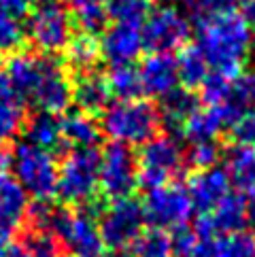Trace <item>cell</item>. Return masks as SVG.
<instances>
[{
  "mask_svg": "<svg viewBox=\"0 0 255 257\" xmlns=\"http://www.w3.org/2000/svg\"><path fill=\"white\" fill-rule=\"evenodd\" d=\"M198 47L213 70L234 79L251 53L253 32L236 13L202 17L198 24Z\"/></svg>",
  "mask_w": 255,
  "mask_h": 257,
  "instance_id": "obj_1",
  "label": "cell"
},
{
  "mask_svg": "<svg viewBox=\"0 0 255 257\" xmlns=\"http://www.w3.org/2000/svg\"><path fill=\"white\" fill-rule=\"evenodd\" d=\"M98 166L100 153L96 147L72 149L64 155L58 168V196L68 208H87L100 213L98 206Z\"/></svg>",
  "mask_w": 255,
  "mask_h": 257,
  "instance_id": "obj_2",
  "label": "cell"
},
{
  "mask_svg": "<svg viewBox=\"0 0 255 257\" xmlns=\"http://www.w3.org/2000/svg\"><path fill=\"white\" fill-rule=\"evenodd\" d=\"M160 108L149 100H119L102 111V130L113 143L145 145L162 130Z\"/></svg>",
  "mask_w": 255,
  "mask_h": 257,
  "instance_id": "obj_3",
  "label": "cell"
},
{
  "mask_svg": "<svg viewBox=\"0 0 255 257\" xmlns=\"http://www.w3.org/2000/svg\"><path fill=\"white\" fill-rule=\"evenodd\" d=\"M9 168L26 194L36 200H51L58 196V166L49 151L30 143H20L9 149Z\"/></svg>",
  "mask_w": 255,
  "mask_h": 257,
  "instance_id": "obj_4",
  "label": "cell"
},
{
  "mask_svg": "<svg viewBox=\"0 0 255 257\" xmlns=\"http://www.w3.org/2000/svg\"><path fill=\"white\" fill-rule=\"evenodd\" d=\"M49 232H53L62 246L72 253V257H102L104 242L94 213L87 208H53L49 219Z\"/></svg>",
  "mask_w": 255,
  "mask_h": 257,
  "instance_id": "obj_5",
  "label": "cell"
},
{
  "mask_svg": "<svg viewBox=\"0 0 255 257\" xmlns=\"http://www.w3.org/2000/svg\"><path fill=\"white\" fill-rule=\"evenodd\" d=\"M183 151L168 134H158L147 141L139 155H136V174H139V185L145 189H156L170 183L183 168Z\"/></svg>",
  "mask_w": 255,
  "mask_h": 257,
  "instance_id": "obj_6",
  "label": "cell"
},
{
  "mask_svg": "<svg viewBox=\"0 0 255 257\" xmlns=\"http://www.w3.org/2000/svg\"><path fill=\"white\" fill-rule=\"evenodd\" d=\"M136 153L123 143H111L100 153L98 166V194L106 200L132 198L139 187Z\"/></svg>",
  "mask_w": 255,
  "mask_h": 257,
  "instance_id": "obj_7",
  "label": "cell"
},
{
  "mask_svg": "<svg viewBox=\"0 0 255 257\" xmlns=\"http://www.w3.org/2000/svg\"><path fill=\"white\" fill-rule=\"evenodd\" d=\"M145 210L143 204L134 198L113 200V204L100 210V236L106 249L123 251L139 238L145 225Z\"/></svg>",
  "mask_w": 255,
  "mask_h": 257,
  "instance_id": "obj_8",
  "label": "cell"
},
{
  "mask_svg": "<svg viewBox=\"0 0 255 257\" xmlns=\"http://www.w3.org/2000/svg\"><path fill=\"white\" fill-rule=\"evenodd\" d=\"M26 36L39 49V53L53 56V53L64 51V47L72 39V20L66 9L58 3L43 5L30 15Z\"/></svg>",
  "mask_w": 255,
  "mask_h": 257,
  "instance_id": "obj_9",
  "label": "cell"
},
{
  "mask_svg": "<svg viewBox=\"0 0 255 257\" xmlns=\"http://www.w3.org/2000/svg\"><path fill=\"white\" fill-rule=\"evenodd\" d=\"M187 17L175 7H162L151 11L143 24V47L151 53H170L181 49L189 39Z\"/></svg>",
  "mask_w": 255,
  "mask_h": 257,
  "instance_id": "obj_10",
  "label": "cell"
},
{
  "mask_svg": "<svg viewBox=\"0 0 255 257\" xmlns=\"http://www.w3.org/2000/svg\"><path fill=\"white\" fill-rule=\"evenodd\" d=\"M145 219L153 223V227L162 229H177L181 225H187L194 204L185 187L177 183H166L162 187L151 189L145 198Z\"/></svg>",
  "mask_w": 255,
  "mask_h": 257,
  "instance_id": "obj_11",
  "label": "cell"
},
{
  "mask_svg": "<svg viewBox=\"0 0 255 257\" xmlns=\"http://www.w3.org/2000/svg\"><path fill=\"white\" fill-rule=\"evenodd\" d=\"M32 102L41 108L43 113L58 115L64 113L72 102V77L66 64L43 53V68L41 79L34 87Z\"/></svg>",
  "mask_w": 255,
  "mask_h": 257,
  "instance_id": "obj_12",
  "label": "cell"
},
{
  "mask_svg": "<svg viewBox=\"0 0 255 257\" xmlns=\"http://www.w3.org/2000/svg\"><path fill=\"white\" fill-rule=\"evenodd\" d=\"M143 34L134 26L115 24L106 28L100 41V58L111 66H128L143 51Z\"/></svg>",
  "mask_w": 255,
  "mask_h": 257,
  "instance_id": "obj_13",
  "label": "cell"
},
{
  "mask_svg": "<svg viewBox=\"0 0 255 257\" xmlns=\"http://www.w3.org/2000/svg\"><path fill=\"white\" fill-rule=\"evenodd\" d=\"M187 194L200 215H208L219 202L230 194V179L221 168L196 170L187 181Z\"/></svg>",
  "mask_w": 255,
  "mask_h": 257,
  "instance_id": "obj_14",
  "label": "cell"
},
{
  "mask_svg": "<svg viewBox=\"0 0 255 257\" xmlns=\"http://www.w3.org/2000/svg\"><path fill=\"white\" fill-rule=\"evenodd\" d=\"M28 194L13 174L0 170V234L17 232L26 225L28 215Z\"/></svg>",
  "mask_w": 255,
  "mask_h": 257,
  "instance_id": "obj_15",
  "label": "cell"
},
{
  "mask_svg": "<svg viewBox=\"0 0 255 257\" xmlns=\"http://www.w3.org/2000/svg\"><path fill=\"white\" fill-rule=\"evenodd\" d=\"M139 77H141L143 94L158 96V98L166 96L179 83L177 60L170 53H149L141 62Z\"/></svg>",
  "mask_w": 255,
  "mask_h": 257,
  "instance_id": "obj_16",
  "label": "cell"
},
{
  "mask_svg": "<svg viewBox=\"0 0 255 257\" xmlns=\"http://www.w3.org/2000/svg\"><path fill=\"white\" fill-rule=\"evenodd\" d=\"M41 68H43V53L17 49L9 56L5 64V75L9 79V83L13 85L15 94L20 96V100L32 98L34 87L41 79Z\"/></svg>",
  "mask_w": 255,
  "mask_h": 257,
  "instance_id": "obj_17",
  "label": "cell"
},
{
  "mask_svg": "<svg viewBox=\"0 0 255 257\" xmlns=\"http://www.w3.org/2000/svg\"><path fill=\"white\" fill-rule=\"evenodd\" d=\"M111 100V89L104 75L94 70L79 72L72 79V102L79 106L81 113L100 115L108 106Z\"/></svg>",
  "mask_w": 255,
  "mask_h": 257,
  "instance_id": "obj_18",
  "label": "cell"
},
{
  "mask_svg": "<svg viewBox=\"0 0 255 257\" xmlns=\"http://www.w3.org/2000/svg\"><path fill=\"white\" fill-rule=\"evenodd\" d=\"M223 130H230L227 117L223 113V108L208 106V108H198L187 121L181 125V134L189 143H211L215 139H219V134Z\"/></svg>",
  "mask_w": 255,
  "mask_h": 257,
  "instance_id": "obj_19",
  "label": "cell"
},
{
  "mask_svg": "<svg viewBox=\"0 0 255 257\" xmlns=\"http://www.w3.org/2000/svg\"><path fill=\"white\" fill-rule=\"evenodd\" d=\"M60 134L62 143H66L72 149H89L100 143L102 130L94 121V115L87 113H68L60 119Z\"/></svg>",
  "mask_w": 255,
  "mask_h": 257,
  "instance_id": "obj_20",
  "label": "cell"
},
{
  "mask_svg": "<svg viewBox=\"0 0 255 257\" xmlns=\"http://www.w3.org/2000/svg\"><path fill=\"white\" fill-rule=\"evenodd\" d=\"M158 108L162 115V123L181 130V125L200 108V98L189 87L177 85L175 89H170L166 96H162V102Z\"/></svg>",
  "mask_w": 255,
  "mask_h": 257,
  "instance_id": "obj_21",
  "label": "cell"
},
{
  "mask_svg": "<svg viewBox=\"0 0 255 257\" xmlns=\"http://www.w3.org/2000/svg\"><path fill=\"white\" fill-rule=\"evenodd\" d=\"M100 60V43L96 41L94 34L77 32L64 47V64L66 68L72 70L75 75L85 70H94L96 62Z\"/></svg>",
  "mask_w": 255,
  "mask_h": 257,
  "instance_id": "obj_22",
  "label": "cell"
},
{
  "mask_svg": "<svg viewBox=\"0 0 255 257\" xmlns=\"http://www.w3.org/2000/svg\"><path fill=\"white\" fill-rule=\"evenodd\" d=\"M66 11L72 24H77L79 32L98 34L106 30L108 11L106 0H66Z\"/></svg>",
  "mask_w": 255,
  "mask_h": 257,
  "instance_id": "obj_23",
  "label": "cell"
},
{
  "mask_svg": "<svg viewBox=\"0 0 255 257\" xmlns=\"http://www.w3.org/2000/svg\"><path fill=\"white\" fill-rule=\"evenodd\" d=\"M227 179L238 191H251L255 187V147L236 145L225 155Z\"/></svg>",
  "mask_w": 255,
  "mask_h": 257,
  "instance_id": "obj_24",
  "label": "cell"
},
{
  "mask_svg": "<svg viewBox=\"0 0 255 257\" xmlns=\"http://www.w3.org/2000/svg\"><path fill=\"white\" fill-rule=\"evenodd\" d=\"M211 221L215 232L223 234H234L244 229V225L249 223L247 219V200L238 194H227L219 204L211 210Z\"/></svg>",
  "mask_w": 255,
  "mask_h": 257,
  "instance_id": "obj_25",
  "label": "cell"
},
{
  "mask_svg": "<svg viewBox=\"0 0 255 257\" xmlns=\"http://www.w3.org/2000/svg\"><path fill=\"white\" fill-rule=\"evenodd\" d=\"M22 132L26 136V143H30L49 153L62 145L60 119H56V115H51V113H39L34 117H28Z\"/></svg>",
  "mask_w": 255,
  "mask_h": 257,
  "instance_id": "obj_26",
  "label": "cell"
},
{
  "mask_svg": "<svg viewBox=\"0 0 255 257\" xmlns=\"http://www.w3.org/2000/svg\"><path fill=\"white\" fill-rule=\"evenodd\" d=\"M177 72L183 87L194 89L208 75V62L198 45H183L177 58Z\"/></svg>",
  "mask_w": 255,
  "mask_h": 257,
  "instance_id": "obj_27",
  "label": "cell"
},
{
  "mask_svg": "<svg viewBox=\"0 0 255 257\" xmlns=\"http://www.w3.org/2000/svg\"><path fill=\"white\" fill-rule=\"evenodd\" d=\"M130 251L132 257H172V238L162 227L143 229L130 244Z\"/></svg>",
  "mask_w": 255,
  "mask_h": 257,
  "instance_id": "obj_28",
  "label": "cell"
},
{
  "mask_svg": "<svg viewBox=\"0 0 255 257\" xmlns=\"http://www.w3.org/2000/svg\"><path fill=\"white\" fill-rule=\"evenodd\" d=\"M106 81L111 96H117L119 100H134L143 94L139 68H134L132 64H128V66H111Z\"/></svg>",
  "mask_w": 255,
  "mask_h": 257,
  "instance_id": "obj_29",
  "label": "cell"
},
{
  "mask_svg": "<svg viewBox=\"0 0 255 257\" xmlns=\"http://www.w3.org/2000/svg\"><path fill=\"white\" fill-rule=\"evenodd\" d=\"M106 11L117 24L141 28L151 13V0H108Z\"/></svg>",
  "mask_w": 255,
  "mask_h": 257,
  "instance_id": "obj_30",
  "label": "cell"
},
{
  "mask_svg": "<svg viewBox=\"0 0 255 257\" xmlns=\"http://www.w3.org/2000/svg\"><path fill=\"white\" fill-rule=\"evenodd\" d=\"M225 102L238 113V117L255 111V70L240 72L232 79V89Z\"/></svg>",
  "mask_w": 255,
  "mask_h": 257,
  "instance_id": "obj_31",
  "label": "cell"
},
{
  "mask_svg": "<svg viewBox=\"0 0 255 257\" xmlns=\"http://www.w3.org/2000/svg\"><path fill=\"white\" fill-rule=\"evenodd\" d=\"M213 257H255V232L225 234L213 242Z\"/></svg>",
  "mask_w": 255,
  "mask_h": 257,
  "instance_id": "obj_32",
  "label": "cell"
},
{
  "mask_svg": "<svg viewBox=\"0 0 255 257\" xmlns=\"http://www.w3.org/2000/svg\"><path fill=\"white\" fill-rule=\"evenodd\" d=\"M20 240L28 246V251L32 253V257H58L64 251L60 238L53 232H49V229L26 227L24 234L20 236Z\"/></svg>",
  "mask_w": 255,
  "mask_h": 257,
  "instance_id": "obj_33",
  "label": "cell"
},
{
  "mask_svg": "<svg viewBox=\"0 0 255 257\" xmlns=\"http://www.w3.org/2000/svg\"><path fill=\"white\" fill-rule=\"evenodd\" d=\"M200 87V100L206 102L208 106H217L227 100L230 96V89H232V79L221 75V72H208V75L202 79V83L198 85Z\"/></svg>",
  "mask_w": 255,
  "mask_h": 257,
  "instance_id": "obj_34",
  "label": "cell"
},
{
  "mask_svg": "<svg viewBox=\"0 0 255 257\" xmlns=\"http://www.w3.org/2000/svg\"><path fill=\"white\" fill-rule=\"evenodd\" d=\"M26 119L24 102H0V143L20 134Z\"/></svg>",
  "mask_w": 255,
  "mask_h": 257,
  "instance_id": "obj_35",
  "label": "cell"
},
{
  "mask_svg": "<svg viewBox=\"0 0 255 257\" xmlns=\"http://www.w3.org/2000/svg\"><path fill=\"white\" fill-rule=\"evenodd\" d=\"M221 155H223L221 147L217 145L215 141H211V143H196L187 153V162H189V166L194 168V172L196 170H208V168L217 166V162H219Z\"/></svg>",
  "mask_w": 255,
  "mask_h": 257,
  "instance_id": "obj_36",
  "label": "cell"
},
{
  "mask_svg": "<svg viewBox=\"0 0 255 257\" xmlns=\"http://www.w3.org/2000/svg\"><path fill=\"white\" fill-rule=\"evenodd\" d=\"M24 39H26V32L20 26V22L0 11V51L13 53L17 49H22Z\"/></svg>",
  "mask_w": 255,
  "mask_h": 257,
  "instance_id": "obj_37",
  "label": "cell"
},
{
  "mask_svg": "<svg viewBox=\"0 0 255 257\" xmlns=\"http://www.w3.org/2000/svg\"><path fill=\"white\" fill-rule=\"evenodd\" d=\"M230 134L236 145L255 147V111H249L236 119L230 127Z\"/></svg>",
  "mask_w": 255,
  "mask_h": 257,
  "instance_id": "obj_38",
  "label": "cell"
},
{
  "mask_svg": "<svg viewBox=\"0 0 255 257\" xmlns=\"http://www.w3.org/2000/svg\"><path fill=\"white\" fill-rule=\"evenodd\" d=\"M240 0H198L194 9L198 15L202 17H215V15H227L234 13V9L238 7Z\"/></svg>",
  "mask_w": 255,
  "mask_h": 257,
  "instance_id": "obj_39",
  "label": "cell"
},
{
  "mask_svg": "<svg viewBox=\"0 0 255 257\" xmlns=\"http://www.w3.org/2000/svg\"><path fill=\"white\" fill-rule=\"evenodd\" d=\"M30 5L32 0H0V11L20 20V17H24L30 11Z\"/></svg>",
  "mask_w": 255,
  "mask_h": 257,
  "instance_id": "obj_40",
  "label": "cell"
},
{
  "mask_svg": "<svg viewBox=\"0 0 255 257\" xmlns=\"http://www.w3.org/2000/svg\"><path fill=\"white\" fill-rule=\"evenodd\" d=\"M0 102H22L3 70H0Z\"/></svg>",
  "mask_w": 255,
  "mask_h": 257,
  "instance_id": "obj_41",
  "label": "cell"
},
{
  "mask_svg": "<svg viewBox=\"0 0 255 257\" xmlns=\"http://www.w3.org/2000/svg\"><path fill=\"white\" fill-rule=\"evenodd\" d=\"M238 7H240V17L247 22L251 30H255V0H240Z\"/></svg>",
  "mask_w": 255,
  "mask_h": 257,
  "instance_id": "obj_42",
  "label": "cell"
},
{
  "mask_svg": "<svg viewBox=\"0 0 255 257\" xmlns=\"http://www.w3.org/2000/svg\"><path fill=\"white\" fill-rule=\"evenodd\" d=\"M3 257H32V253L28 251L22 240H13V242H7V249H5V255Z\"/></svg>",
  "mask_w": 255,
  "mask_h": 257,
  "instance_id": "obj_43",
  "label": "cell"
},
{
  "mask_svg": "<svg viewBox=\"0 0 255 257\" xmlns=\"http://www.w3.org/2000/svg\"><path fill=\"white\" fill-rule=\"evenodd\" d=\"M247 219H249V223L255 225V187L251 191H247Z\"/></svg>",
  "mask_w": 255,
  "mask_h": 257,
  "instance_id": "obj_44",
  "label": "cell"
},
{
  "mask_svg": "<svg viewBox=\"0 0 255 257\" xmlns=\"http://www.w3.org/2000/svg\"><path fill=\"white\" fill-rule=\"evenodd\" d=\"M32 3H36L39 7H43V5H53V3H58V0H32Z\"/></svg>",
  "mask_w": 255,
  "mask_h": 257,
  "instance_id": "obj_45",
  "label": "cell"
},
{
  "mask_svg": "<svg viewBox=\"0 0 255 257\" xmlns=\"http://www.w3.org/2000/svg\"><path fill=\"white\" fill-rule=\"evenodd\" d=\"M183 3H185V5H189V7H194V5L198 3V0H183Z\"/></svg>",
  "mask_w": 255,
  "mask_h": 257,
  "instance_id": "obj_46",
  "label": "cell"
},
{
  "mask_svg": "<svg viewBox=\"0 0 255 257\" xmlns=\"http://www.w3.org/2000/svg\"><path fill=\"white\" fill-rule=\"evenodd\" d=\"M58 257H72V255H68V253H62V255H58Z\"/></svg>",
  "mask_w": 255,
  "mask_h": 257,
  "instance_id": "obj_47",
  "label": "cell"
},
{
  "mask_svg": "<svg viewBox=\"0 0 255 257\" xmlns=\"http://www.w3.org/2000/svg\"><path fill=\"white\" fill-rule=\"evenodd\" d=\"M0 145H3V143H0Z\"/></svg>",
  "mask_w": 255,
  "mask_h": 257,
  "instance_id": "obj_48",
  "label": "cell"
}]
</instances>
